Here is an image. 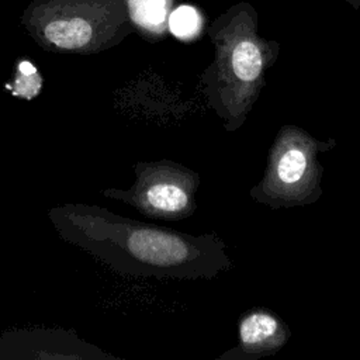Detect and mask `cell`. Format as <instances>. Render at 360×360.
I'll return each mask as SVG.
<instances>
[{
    "label": "cell",
    "instance_id": "8992f818",
    "mask_svg": "<svg viewBox=\"0 0 360 360\" xmlns=\"http://www.w3.org/2000/svg\"><path fill=\"white\" fill-rule=\"evenodd\" d=\"M307 169V158L300 149L285 150L277 163V176L283 183L291 184L301 180Z\"/></svg>",
    "mask_w": 360,
    "mask_h": 360
},
{
    "label": "cell",
    "instance_id": "ba28073f",
    "mask_svg": "<svg viewBox=\"0 0 360 360\" xmlns=\"http://www.w3.org/2000/svg\"><path fill=\"white\" fill-rule=\"evenodd\" d=\"M346 3H349L353 8L356 10H360V0H345Z\"/></svg>",
    "mask_w": 360,
    "mask_h": 360
},
{
    "label": "cell",
    "instance_id": "6da1fadb",
    "mask_svg": "<svg viewBox=\"0 0 360 360\" xmlns=\"http://www.w3.org/2000/svg\"><path fill=\"white\" fill-rule=\"evenodd\" d=\"M98 360L110 359L97 346L60 328H15L0 335V360Z\"/></svg>",
    "mask_w": 360,
    "mask_h": 360
},
{
    "label": "cell",
    "instance_id": "277c9868",
    "mask_svg": "<svg viewBox=\"0 0 360 360\" xmlns=\"http://www.w3.org/2000/svg\"><path fill=\"white\" fill-rule=\"evenodd\" d=\"M278 329V322L269 314L257 312L245 318L239 328L240 340L246 346L262 345L271 339Z\"/></svg>",
    "mask_w": 360,
    "mask_h": 360
},
{
    "label": "cell",
    "instance_id": "3957f363",
    "mask_svg": "<svg viewBox=\"0 0 360 360\" xmlns=\"http://www.w3.org/2000/svg\"><path fill=\"white\" fill-rule=\"evenodd\" d=\"M174 0H129V10L134 21L150 31L162 32L166 27Z\"/></svg>",
    "mask_w": 360,
    "mask_h": 360
},
{
    "label": "cell",
    "instance_id": "5b68a950",
    "mask_svg": "<svg viewBox=\"0 0 360 360\" xmlns=\"http://www.w3.org/2000/svg\"><path fill=\"white\" fill-rule=\"evenodd\" d=\"M202 25V18L197 8L193 6H180L173 8L169 15L167 27L173 35L180 39L194 38Z\"/></svg>",
    "mask_w": 360,
    "mask_h": 360
},
{
    "label": "cell",
    "instance_id": "52a82bcc",
    "mask_svg": "<svg viewBox=\"0 0 360 360\" xmlns=\"http://www.w3.org/2000/svg\"><path fill=\"white\" fill-rule=\"evenodd\" d=\"M41 89V77L37 73L35 66H32L30 62L22 60L18 66V75L15 77V90H13V94L32 98Z\"/></svg>",
    "mask_w": 360,
    "mask_h": 360
},
{
    "label": "cell",
    "instance_id": "7a4b0ae2",
    "mask_svg": "<svg viewBox=\"0 0 360 360\" xmlns=\"http://www.w3.org/2000/svg\"><path fill=\"white\" fill-rule=\"evenodd\" d=\"M44 39L60 51H83L93 44V27L83 18L53 20L42 28Z\"/></svg>",
    "mask_w": 360,
    "mask_h": 360
}]
</instances>
